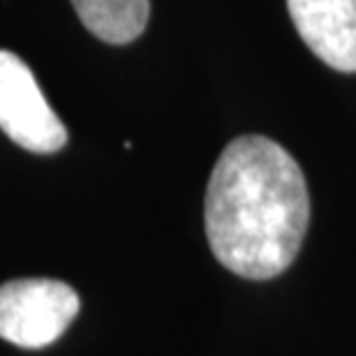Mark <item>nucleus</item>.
<instances>
[{
    "mask_svg": "<svg viewBox=\"0 0 356 356\" xmlns=\"http://www.w3.org/2000/svg\"><path fill=\"white\" fill-rule=\"evenodd\" d=\"M310 222L298 162L273 139L225 146L206 185L204 227L216 259L245 280H273L296 259Z\"/></svg>",
    "mask_w": 356,
    "mask_h": 356,
    "instance_id": "1",
    "label": "nucleus"
},
{
    "mask_svg": "<svg viewBox=\"0 0 356 356\" xmlns=\"http://www.w3.org/2000/svg\"><path fill=\"white\" fill-rule=\"evenodd\" d=\"M79 308V294L60 280H10L0 284V338L24 350H40L65 333Z\"/></svg>",
    "mask_w": 356,
    "mask_h": 356,
    "instance_id": "2",
    "label": "nucleus"
},
{
    "mask_svg": "<svg viewBox=\"0 0 356 356\" xmlns=\"http://www.w3.org/2000/svg\"><path fill=\"white\" fill-rule=\"evenodd\" d=\"M0 130L33 153H56L67 144L65 125L42 95L31 67L5 49H0Z\"/></svg>",
    "mask_w": 356,
    "mask_h": 356,
    "instance_id": "3",
    "label": "nucleus"
},
{
    "mask_svg": "<svg viewBox=\"0 0 356 356\" xmlns=\"http://www.w3.org/2000/svg\"><path fill=\"white\" fill-rule=\"evenodd\" d=\"M296 33L319 60L356 72V0H287Z\"/></svg>",
    "mask_w": 356,
    "mask_h": 356,
    "instance_id": "4",
    "label": "nucleus"
},
{
    "mask_svg": "<svg viewBox=\"0 0 356 356\" xmlns=\"http://www.w3.org/2000/svg\"><path fill=\"white\" fill-rule=\"evenodd\" d=\"M81 24L97 40L127 44L146 31L151 0H72Z\"/></svg>",
    "mask_w": 356,
    "mask_h": 356,
    "instance_id": "5",
    "label": "nucleus"
}]
</instances>
